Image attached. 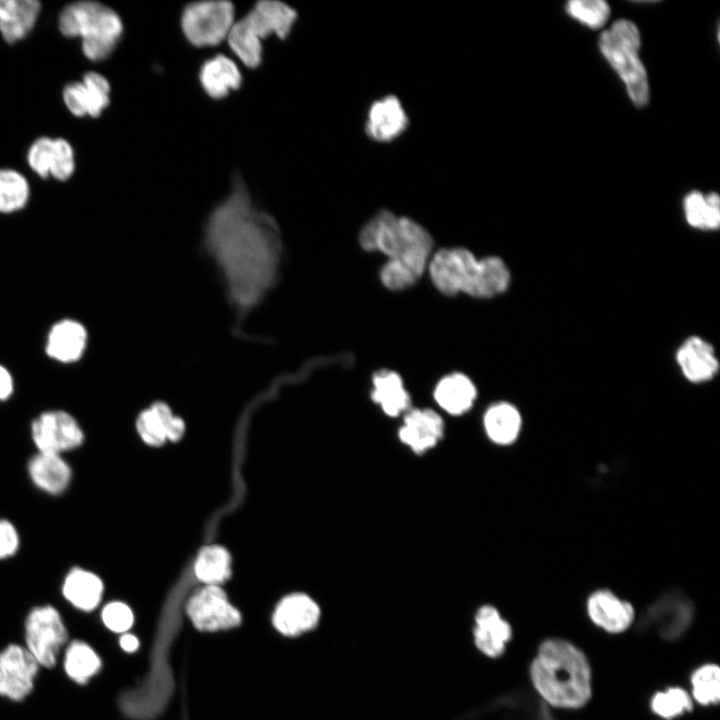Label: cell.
<instances>
[{
	"mask_svg": "<svg viewBox=\"0 0 720 720\" xmlns=\"http://www.w3.org/2000/svg\"><path fill=\"white\" fill-rule=\"evenodd\" d=\"M204 245L238 311L255 307L273 287L282 255L280 230L270 214L254 205L239 174L208 217Z\"/></svg>",
	"mask_w": 720,
	"mask_h": 720,
	"instance_id": "6da1fadb",
	"label": "cell"
},
{
	"mask_svg": "<svg viewBox=\"0 0 720 720\" xmlns=\"http://www.w3.org/2000/svg\"><path fill=\"white\" fill-rule=\"evenodd\" d=\"M358 239L364 250L387 257L379 278L392 291L413 286L427 270L433 250V238L421 224L388 210L369 219Z\"/></svg>",
	"mask_w": 720,
	"mask_h": 720,
	"instance_id": "7a4b0ae2",
	"label": "cell"
},
{
	"mask_svg": "<svg viewBox=\"0 0 720 720\" xmlns=\"http://www.w3.org/2000/svg\"><path fill=\"white\" fill-rule=\"evenodd\" d=\"M530 677L538 694L557 708H580L591 697L588 659L563 639H548L539 646L530 666Z\"/></svg>",
	"mask_w": 720,
	"mask_h": 720,
	"instance_id": "3957f363",
	"label": "cell"
},
{
	"mask_svg": "<svg viewBox=\"0 0 720 720\" xmlns=\"http://www.w3.org/2000/svg\"><path fill=\"white\" fill-rule=\"evenodd\" d=\"M427 271L434 287L446 296L460 293L475 298H491L509 286L511 275L497 256L477 259L463 247L441 248L432 253Z\"/></svg>",
	"mask_w": 720,
	"mask_h": 720,
	"instance_id": "277c9868",
	"label": "cell"
},
{
	"mask_svg": "<svg viewBox=\"0 0 720 720\" xmlns=\"http://www.w3.org/2000/svg\"><path fill=\"white\" fill-rule=\"evenodd\" d=\"M57 28L66 38H80L81 51L91 62L106 60L117 47L123 22L110 6L79 0L65 5L59 12Z\"/></svg>",
	"mask_w": 720,
	"mask_h": 720,
	"instance_id": "5b68a950",
	"label": "cell"
},
{
	"mask_svg": "<svg viewBox=\"0 0 720 720\" xmlns=\"http://www.w3.org/2000/svg\"><path fill=\"white\" fill-rule=\"evenodd\" d=\"M640 33L626 19L615 21L599 38L600 51L625 84L633 104L642 108L649 102L646 70L639 59Z\"/></svg>",
	"mask_w": 720,
	"mask_h": 720,
	"instance_id": "8992f818",
	"label": "cell"
},
{
	"mask_svg": "<svg viewBox=\"0 0 720 720\" xmlns=\"http://www.w3.org/2000/svg\"><path fill=\"white\" fill-rule=\"evenodd\" d=\"M233 24L234 7L228 1L191 3L181 15L183 33L197 47L219 44L227 38Z\"/></svg>",
	"mask_w": 720,
	"mask_h": 720,
	"instance_id": "52a82bcc",
	"label": "cell"
},
{
	"mask_svg": "<svg viewBox=\"0 0 720 720\" xmlns=\"http://www.w3.org/2000/svg\"><path fill=\"white\" fill-rule=\"evenodd\" d=\"M66 639L67 632L56 609L42 606L31 611L26 621V641L38 664L52 667Z\"/></svg>",
	"mask_w": 720,
	"mask_h": 720,
	"instance_id": "ba28073f",
	"label": "cell"
},
{
	"mask_svg": "<svg viewBox=\"0 0 720 720\" xmlns=\"http://www.w3.org/2000/svg\"><path fill=\"white\" fill-rule=\"evenodd\" d=\"M29 168L40 178L68 181L75 172L73 145L63 137L40 136L29 146L26 154Z\"/></svg>",
	"mask_w": 720,
	"mask_h": 720,
	"instance_id": "9c48e42d",
	"label": "cell"
},
{
	"mask_svg": "<svg viewBox=\"0 0 720 720\" xmlns=\"http://www.w3.org/2000/svg\"><path fill=\"white\" fill-rule=\"evenodd\" d=\"M693 614L694 607L689 598L679 590H671L646 609L641 624L655 629L666 640H674L687 630Z\"/></svg>",
	"mask_w": 720,
	"mask_h": 720,
	"instance_id": "30bf717a",
	"label": "cell"
},
{
	"mask_svg": "<svg viewBox=\"0 0 720 720\" xmlns=\"http://www.w3.org/2000/svg\"><path fill=\"white\" fill-rule=\"evenodd\" d=\"M187 613L195 627L202 631L229 629L241 620L238 610L217 585H206L196 592L187 604Z\"/></svg>",
	"mask_w": 720,
	"mask_h": 720,
	"instance_id": "8fae6325",
	"label": "cell"
},
{
	"mask_svg": "<svg viewBox=\"0 0 720 720\" xmlns=\"http://www.w3.org/2000/svg\"><path fill=\"white\" fill-rule=\"evenodd\" d=\"M111 85L97 71H87L81 80L71 81L62 89L66 109L77 118H99L110 105Z\"/></svg>",
	"mask_w": 720,
	"mask_h": 720,
	"instance_id": "7c38bea8",
	"label": "cell"
},
{
	"mask_svg": "<svg viewBox=\"0 0 720 720\" xmlns=\"http://www.w3.org/2000/svg\"><path fill=\"white\" fill-rule=\"evenodd\" d=\"M32 438L40 452L60 454L78 447L84 439L77 421L62 410L41 413L31 426Z\"/></svg>",
	"mask_w": 720,
	"mask_h": 720,
	"instance_id": "4fadbf2b",
	"label": "cell"
},
{
	"mask_svg": "<svg viewBox=\"0 0 720 720\" xmlns=\"http://www.w3.org/2000/svg\"><path fill=\"white\" fill-rule=\"evenodd\" d=\"M402 416V424L397 431L398 440L413 454H426L444 438L445 423L435 410L411 407Z\"/></svg>",
	"mask_w": 720,
	"mask_h": 720,
	"instance_id": "5bb4252c",
	"label": "cell"
},
{
	"mask_svg": "<svg viewBox=\"0 0 720 720\" xmlns=\"http://www.w3.org/2000/svg\"><path fill=\"white\" fill-rule=\"evenodd\" d=\"M38 662L33 655L17 645L8 646L0 654V694L13 700L23 699L33 687Z\"/></svg>",
	"mask_w": 720,
	"mask_h": 720,
	"instance_id": "9a60e30c",
	"label": "cell"
},
{
	"mask_svg": "<svg viewBox=\"0 0 720 720\" xmlns=\"http://www.w3.org/2000/svg\"><path fill=\"white\" fill-rule=\"evenodd\" d=\"M297 19V12L285 3L273 0L258 2L242 20L253 33L262 39L274 34L285 39L291 32Z\"/></svg>",
	"mask_w": 720,
	"mask_h": 720,
	"instance_id": "2e32d148",
	"label": "cell"
},
{
	"mask_svg": "<svg viewBox=\"0 0 720 720\" xmlns=\"http://www.w3.org/2000/svg\"><path fill=\"white\" fill-rule=\"evenodd\" d=\"M88 343V332L85 326L74 319H62L50 328L45 352L51 359L70 364L81 359Z\"/></svg>",
	"mask_w": 720,
	"mask_h": 720,
	"instance_id": "e0dca14e",
	"label": "cell"
},
{
	"mask_svg": "<svg viewBox=\"0 0 720 720\" xmlns=\"http://www.w3.org/2000/svg\"><path fill=\"white\" fill-rule=\"evenodd\" d=\"M320 617L317 603L303 593L286 596L277 606L273 623L279 632L295 636L316 626Z\"/></svg>",
	"mask_w": 720,
	"mask_h": 720,
	"instance_id": "ac0fdd59",
	"label": "cell"
},
{
	"mask_svg": "<svg viewBox=\"0 0 720 720\" xmlns=\"http://www.w3.org/2000/svg\"><path fill=\"white\" fill-rule=\"evenodd\" d=\"M676 362L684 377L692 383L707 382L719 370L713 346L699 336L689 337L680 345Z\"/></svg>",
	"mask_w": 720,
	"mask_h": 720,
	"instance_id": "d6986e66",
	"label": "cell"
},
{
	"mask_svg": "<svg viewBox=\"0 0 720 720\" xmlns=\"http://www.w3.org/2000/svg\"><path fill=\"white\" fill-rule=\"evenodd\" d=\"M408 126V116L394 95L375 101L369 108L365 130L378 142H389L400 136Z\"/></svg>",
	"mask_w": 720,
	"mask_h": 720,
	"instance_id": "ffe728a7",
	"label": "cell"
},
{
	"mask_svg": "<svg viewBox=\"0 0 720 720\" xmlns=\"http://www.w3.org/2000/svg\"><path fill=\"white\" fill-rule=\"evenodd\" d=\"M587 612L597 626L607 632L620 633L633 622L634 608L607 589L593 592L587 600Z\"/></svg>",
	"mask_w": 720,
	"mask_h": 720,
	"instance_id": "44dd1931",
	"label": "cell"
},
{
	"mask_svg": "<svg viewBox=\"0 0 720 720\" xmlns=\"http://www.w3.org/2000/svg\"><path fill=\"white\" fill-rule=\"evenodd\" d=\"M42 10L38 0H0V35L9 45L24 40L34 29Z\"/></svg>",
	"mask_w": 720,
	"mask_h": 720,
	"instance_id": "7402d4cb",
	"label": "cell"
},
{
	"mask_svg": "<svg viewBox=\"0 0 720 720\" xmlns=\"http://www.w3.org/2000/svg\"><path fill=\"white\" fill-rule=\"evenodd\" d=\"M512 629L499 611L491 605L481 606L475 615L474 640L477 648L489 657L503 654Z\"/></svg>",
	"mask_w": 720,
	"mask_h": 720,
	"instance_id": "603a6c76",
	"label": "cell"
},
{
	"mask_svg": "<svg viewBox=\"0 0 720 720\" xmlns=\"http://www.w3.org/2000/svg\"><path fill=\"white\" fill-rule=\"evenodd\" d=\"M433 397L444 412L451 416H461L473 407L477 398V389L467 375L453 372L437 382Z\"/></svg>",
	"mask_w": 720,
	"mask_h": 720,
	"instance_id": "cb8c5ba5",
	"label": "cell"
},
{
	"mask_svg": "<svg viewBox=\"0 0 720 720\" xmlns=\"http://www.w3.org/2000/svg\"><path fill=\"white\" fill-rule=\"evenodd\" d=\"M370 397L388 417H398L411 408L402 377L393 370L381 369L373 374Z\"/></svg>",
	"mask_w": 720,
	"mask_h": 720,
	"instance_id": "d4e9b609",
	"label": "cell"
},
{
	"mask_svg": "<svg viewBox=\"0 0 720 720\" xmlns=\"http://www.w3.org/2000/svg\"><path fill=\"white\" fill-rule=\"evenodd\" d=\"M482 423L484 432L492 443L498 446H509L520 435L522 416L513 404L500 401L486 409Z\"/></svg>",
	"mask_w": 720,
	"mask_h": 720,
	"instance_id": "484cf974",
	"label": "cell"
},
{
	"mask_svg": "<svg viewBox=\"0 0 720 720\" xmlns=\"http://www.w3.org/2000/svg\"><path fill=\"white\" fill-rule=\"evenodd\" d=\"M202 88L211 98L221 99L241 86L242 76L229 57L218 54L206 60L199 73Z\"/></svg>",
	"mask_w": 720,
	"mask_h": 720,
	"instance_id": "4316f807",
	"label": "cell"
},
{
	"mask_svg": "<svg viewBox=\"0 0 720 720\" xmlns=\"http://www.w3.org/2000/svg\"><path fill=\"white\" fill-rule=\"evenodd\" d=\"M29 474L40 489L50 494L63 492L71 479V470L59 454L39 452L29 463Z\"/></svg>",
	"mask_w": 720,
	"mask_h": 720,
	"instance_id": "83f0119b",
	"label": "cell"
},
{
	"mask_svg": "<svg viewBox=\"0 0 720 720\" xmlns=\"http://www.w3.org/2000/svg\"><path fill=\"white\" fill-rule=\"evenodd\" d=\"M103 593L101 579L81 568L72 569L65 578L63 594L75 607L90 611L100 602Z\"/></svg>",
	"mask_w": 720,
	"mask_h": 720,
	"instance_id": "f1b7e54d",
	"label": "cell"
},
{
	"mask_svg": "<svg viewBox=\"0 0 720 720\" xmlns=\"http://www.w3.org/2000/svg\"><path fill=\"white\" fill-rule=\"evenodd\" d=\"M687 223L696 229L711 231L720 225V198L711 192L703 195L699 191L690 192L683 201Z\"/></svg>",
	"mask_w": 720,
	"mask_h": 720,
	"instance_id": "f546056e",
	"label": "cell"
},
{
	"mask_svg": "<svg viewBox=\"0 0 720 720\" xmlns=\"http://www.w3.org/2000/svg\"><path fill=\"white\" fill-rule=\"evenodd\" d=\"M231 558L221 546L211 545L201 549L195 562V573L207 585L225 582L231 575Z\"/></svg>",
	"mask_w": 720,
	"mask_h": 720,
	"instance_id": "4dcf8cb0",
	"label": "cell"
},
{
	"mask_svg": "<svg viewBox=\"0 0 720 720\" xmlns=\"http://www.w3.org/2000/svg\"><path fill=\"white\" fill-rule=\"evenodd\" d=\"M27 178L12 168H0V214H12L22 210L30 198Z\"/></svg>",
	"mask_w": 720,
	"mask_h": 720,
	"instance_id": "1f68e13d",
	"label": "cell"
},
{
	"mask_svg": "<svg viewBox=\"0 0 720 720\" xmlns=\"http://www.w3.org/2000/svg\"><path fill=\"white\" fill-rule=\"evenodd\" d=\"M227 40L232 51L244 65L256 68L261 64L263 56L262 43L252 34L242 19L234 22Z\"/></svg>",
	"mask_w": 720,
	"mask_h": 720,
	"instance_id": "d6a6232c",
	"label": "cell"
},
{
	"mask_svg": "<svg viewBox=\"0 0 720 720\" xmlns=\"http://www.w3.org/2000/svg\"><path fill=\"white\" fill-rule=\"evenodd\" d=\"M101 662L97 654L87 644L74 641L66 652L65 669L67 674L78 683H85L98 672Z\"/></svg>",
	"mask_w": 720,
	"mask_h": 720,
	"instance_id": "836d02e7",
	"label": "cell"
},
{
	"mask_svg": "<svg viewBox=\"0 0 720 720\" xmlns=\"http://www.w3.org/2000/svg\"><path fill=\"white\" fill-rule=\"evenodd\" d=\"M693 698L702 705L716 704L720 699V670L715 664H706L694 671L691 677Z\"/></svg>",
	"mask_w": 720,
	"mask_h": 720,
	"instance_id": "e575fe53",
	"label": "cell"
},
{
	"mask_svg": "<svg viewBox=\"0 0 720 720\" xmlns=\"http://www.w3.org/2000/svg\"><path fill=\"white\" fill-rule=\"evenodd\" d=\"M566 11L591 29L602 27L610 14L609 5L602 0H572L566 4Z\"/></svg>",
	"mask_w": 720,
	"mask_h": 720,
	"instance_id": "d590c367",
	"label": "cell"
},
{
	"mask_svg": "<svg viewBox=\"0 0 720 720\" xmlns=\"http://www.w3.org/2000/svg\"><path fill=\"white\" fill-rule=\"evenodd\" d=\"M651 708L658 716L671 719L692 709V700L682 688H669L656 693L651 700Z\"/></svg>",
	"mask_w": 720,
	"mask_h": 720,
	"instance_id": "8d00e7d4",
	"label": "cell"
},
{
	"mask_svg": "<svg viewBox=\"0 0 720 720\" xmlns=\"http://www.w3.org/2000/svg\"><path fill=\"white\" fill-rule=\"evenodd\" d=\"M136 427L144 442L151 446H160L167 439L162 421L152 406L139 415Z\"/></svg>",
	"mask_w": 720,
	"mask_h": 720,
	"instance_id": "74e56055",
	"label": "cell"
},
{
	"mask_svg": "<svg viewBox=\"0 0 720 720\" xmlns=\"http://www.w3.org/2000/svg\"><path fill=\"white\" fill-rule=\"evenodd\" d=\"M104 624L114 632H125L133 624V614L130 608L121 602H112L102 611Z\"/></svg>",
	"mask_w": 720,
	"mask_h": 720,
	"instance_id": "f35d334b",
	"label": "cell"
},
{
	"mask_svg": "<svg viewBox=\"0 0 720 720\" xmlns=\"http://www.w3.org/2000/svg\"><path fill=\"white\" fill-rule=\"evenodd\" d=\"M152 407L162 421L166 438L171 441H178L185 430V425L182 419L173 416L170 408L162 402H157L153 404Z\"/></svg>",
	"mask_w": 720,
	"mask_h": 720,
	"instance_id": "ab89813d",
	"label": "cell"
},
{
	"mask_svg": "<svg viewBox=\"0 0 720 720\" xmlns=\"http://www.w3.org/2000/svg\"><path fill=\"white\" fill-rule=\"evenodd\" d=\"M19 538L15 527L6 520H0V559L9 557L18 549Z\"/></svg>",
	"mask_w": 720,
	"mask_h": 720,
	"instance_id": "60d3db41",
	"label": "cell"
},
{
	"mask_svg": "<svg viewBox=\"0 0 720 720\" xmlns=\"http://www.w3.org/2000/svg\"><path fill=\"white\" fill-rule=\"evenodd\" d=\"M14 382L9 370L0 364V401L6 400L13 392Z\"/></svg>",
	"mask_w": 720,
	"mask_h": 720,
	"instance_id": "b9f144b4",
	"label": "cell"
},
{
	"mask_svg": "<svg viewBox=\"0 0 720 720\" xmlns=\"http://www.w3.org/2000/svg\"><path fill=\"white\" fill-rule=\"evenodd\" d=\"M120 645H121V647H122L125 651L133 652V651H135V650L138 648V646H139V641H138V639H137L134 635H132V634H124V635L120 638Z\"/></svg>",
	"mask_w": 720,
	"mask_h": 720,
	"instance_id": "7bdbcfd3",
	"label": "cell"
}]
</instances>
